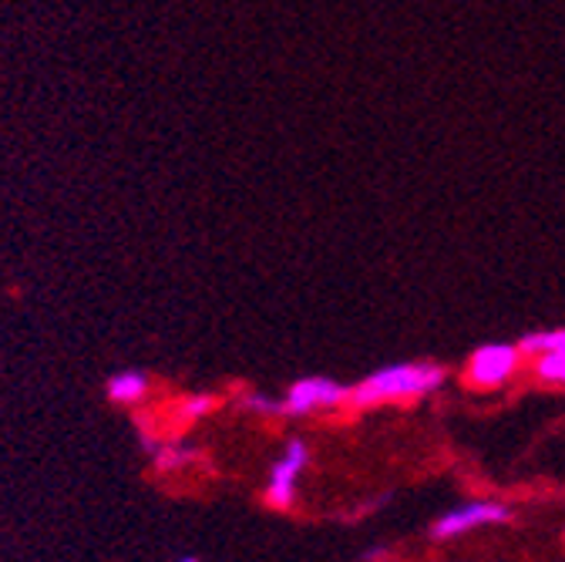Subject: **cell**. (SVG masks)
Masks as SVG:
<instances>
[{"mask_svg":"<svg viewBox=\"0 0 565 562\" xmlns=\"http://www.w3.org/2000/svg\"><path fill=\"white\" fill-rule=\"evenodd\" d=\"M149 394V378L141 371H121L108 381V397L118 404H135Z\"/></svg>","mask_w":565,"mask_h":562,"instance_id":"6","label":"cell"},{"mask_svg":"<svg viewBox=\"0 0 565 562\" xmlns=\"http://www.w3.org/2000/svg\"><path fill=\"white\" fill-rule=\"evenodd\" d=\"M343 401H350V391L340 381H333V378H303L287 391V397L279 401V414L303 417V414H313V411L337 407Z\"/></svg>","mask_w":565,"mask_h":562,"instance_id":"3","label":"cell"},{"mask_svg":"<svg viewBox=\"0 0 565 562\" xmlns=\"http://www.w3.org/2000/svg\"><path fill=\"white\" fill-rule=\"evenodd\" d=\"M445 368L438 364H391L364 378L358 388L350 391L353 407H374L387 401H407V397H424L445 384Z\"/></svg>","mask_w":565,"mask_h":562,"instance_id":"1","label":"cell"},{"mask_svg":"<svg viewBox=\"0 0 565 562\" xmlns=\"http://www.w3.org/2000/svg\"><path fill=\"white\" fill-rule=\"evenodd\" d=\"M535 378L548 381V384H565V347L535 358Z\"/></svg>","mask_w":565,"mask_h":562,"instance_id":"8","label":"cell"},{"mask_svg":"<svg viewBox=\"0 0 565 562\" xmlns=\"http://www.w3.org/2000/svg\"><path fill=\"white\" fill-rule=\"evenodd\" d=\"M307 468V445L303 442H290L282 448V455L276 458V465L269 468V485H266V502L279 512L294 509L297 502V481L300 471Z\"/></svg>","mask_w":565,"mask_h":562,"instance_id":"4","label":"cell"},{"mask_svg":"<svg viewBox=\"0 0 565 562\" xmlns=\"http://www.w3.org/2000/svg\"><path fill=\"white\" fill-rule=\"evenodd\" d=\"M179 562H199V559H179Z\"/></svg>","mask_w":565,"mask_h":562,"instance_id":"11","label":"cell"},{"mask_svg":"<svg viewBox=\"0 0 565 562\" xmlns=\"http://www.w3.org/2000/svg\"><path fill=\"white\" fill-rule=\"evenodd\" d=\"M562 347H565V327L525 333V337L519 340L522 358H539V354H548V350H562Z\"/></svg>","mask_w":565,"mask_h":562,"instance_id":"7","label":"cell"},{"mask_svg":"<svg viewBox=\"0 0 565 562\" xmlns=\"http://www.w3.org/2000/svg\"><path fill=\"white\" fill-rule=\"evenodd\" d=\"M192 455H195V452H192L189 445H162V448L156 452V465H159L162 471H172V468L189 465Z\"/></svg>","mask_w":565,"mask_h":562,"instance_id":"9","label":"cell"},{"mask_svg":"<svg viewBox=\"0 0 565 562\" xmlns=\"http://www.w3.org/2000/svg\"><path fill=\"white\" fill-rule=\"evenodd\" d=\"M505 519H512V512L502 502H471V506H461L455 512H445L431 532H435V539H458L478 526H494V522H505Z\"/></svg>","mask_w":565,"mask_h":562,"instance_id":"5","label":"cell"},{"mask_svg":"<svg viewBox=\"0 0 565 562\" xmlns=\"http://www.w3.org/2000/svg\"><path fill=\"white\" fill-rule=\"evenodd\" d=\"M212 407H216V401L205 397V394H199V397H189L182 411H185L189 417H199V414H205V411H212Z\"/></svg>","mask_w":565,"mask_h":562,"instance_id":"10","label":"cell"},{"mask_svg":"<svg viewBox=\"0 0 565 562\" xmlns=\"http://www.w3.org/2000/svg\"><path fill=\"white\" fill-rule=\"evenodd\" d=\"M522 361L519 343H484L478 347L468 361V384L471 388H502L505 381L515 378Z\"/></svg>","mask_w":565,"mask_h":562,"instance_id":"2","label":"cell"}]
</instances>
